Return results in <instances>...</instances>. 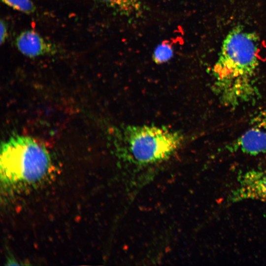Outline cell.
Wrapping results in <instances>:
<instances>
[{
	"mask_svg": "<svg viewBox=\"0 0 266 266\" xmlns=\"http://www.w3.org/2000/svg\"><path fill=\"white\" fill-rule=\"evenodd\" d=\"M117 9L121 14L129 16L136 14L141 10L139 0H101Z\"/></svg>",
	"mask_w": 266,
	"mask_h": 266,
	"instance_id": "7",
	"label": "cell"
},
{
	"mask_svg": "<svg viewBox=\"0 0 266 266\" xmlns=\"http://www.w3.org/2000/svg\"><path fill=\"white\" fill-rule=\"evenodd\" d=\"M257 34L240 26L224 40L213 69V88L221 103L235 107L258 96L256 84L259 66Z\"/></svg>",
	"mask_w": 266,
	"mask_h": 266,
	"instance_id": "1",
	"label": "cell"
},
{
	"mask_svg": "<svg viewBox=\"0 0 266 266\" xmlns=\"http://www.w3.org/2000/svg\"><path fill=\"white\" fill-rule=\"evenodd\" d=\"M0 43H3L7 36V27L5 22L2 20L0 21Z\"/></svg>",
	"mask_w": 266,
	"mask_h": 266,
	"instance_id": "10",
	"label": "cell"
},
{
	"mask_svg": "<svg viewBox=\"0 0 266 266\" xmlns=\"http://www.w3.org/2000/svg\"><path fill=\"white\" fill-rule=\"evenodd\" d=\"M183 141L181 133L165 127L131 125L117 129L114 143L124 161L146 166L169 159Z\"/></svg>",
	"mask_w": 266,
	"mask_h": 266,
	"instance_id": "2",
	"label": "cell"
},
{
	"mask_svg": "<svg viewBox=\"0 0 266 266\" xmlns=\"http://www.w3.org/2000/svg\"><path fill=\"white\" fill-rule=\"evenodd\" d=\"M0 178L6 186L30 185L47 174L49 155L43 146L33 138L15 136L1 146Z\"/></svg>",
	"mask_w": 266,
	"mask_h": 266,
	"instance_id": "3",
	"label": "cell"
},
{
	"mask_svg": "<svg viewBox=\"0 0 266 266\" xmlns=\"http://www.w3.org/2000/svg\"><path fill=\"white\" fill-rule=\"evenodd\" d=\"M8 6L24 13L33 11L34 6L31 0H2Z\"/></svg>",
	"mask_w": 266,
	"mask_h": 266,
	"instance_id": "9",
	"label": "cell"
},
{
	"mask_svg": "<svg viewBox=\"0 0 266 266\" xmlns=\"http://www.w3.org/2000/svg\"><path fill=\"white\" fill-rule=\"evenodd\" d=\"M230 149L250 155L266 152V110L252 120L250 127L231 144Z\"/></svg>",
	"mask_w": 266,
	"mask_h": 266,
	"instance_id": "4",
	"label": "cell"
},
{
	"mask_svg": "<svg viewBox=\"0 0 266 266\" xmlns=\"http://www.w3.org/2000/svg\"><path fill=\"white\" fill-rule=\"evenodd\" d=\"M228 200L233 203L246 200H266V169H252L240 175Z\"/></svg>",
	"mask_w": 266,
	"mask_h": 266,
	"instance_id": "5",
	"label": "cell"
},
{
	"mask_svg": "<svg viewBox=\"0 0 266 266\" xmlns=\"http://www.w3.org/2000/svg\"><path fill=\"white\" fill-rule=\"evenodd\" d=\"M173 56V48L169 41H163L155 49L153 54V61L161 64L169 61Z\"/></svg>",
	"mask_w": 266,
	"mask_h": 266,
	"instance_id": "8",
	"label": "cell"
},
{
	"mask_svg": "<svg viewBox=\"0 0 266 266\" xmlns=\"http://www.w3.org/2000/svg\"><path fill=\"white\" fill-rule=\"evenodd\" d=\"M16 45L21 53L30 57H37L52 51L51 45L32 30L21 33L16 40Z\"/></svg>",
	"mask_w": 266,
	"mask_h": 266,
	"instance_id": "6",
	"label": "cell"
}]
</instances>
